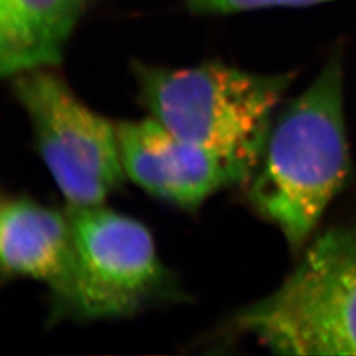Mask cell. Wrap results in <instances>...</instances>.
Instances as JSON below:
<instances>
[{
  "instance_id": "cell-8",
  "label": "cell",
  "mask_w": 356,
  "mask_h": 356,
  "mask_svg": "<svg viewBox=\"0 0 356 356\" xmlns=\"http://www.w3.org/2000/svg\"><path fill=\"white\" fill-rule=\"evenodd\" d=\"M113 0H0V74L57 69L74 32Z\"/></svg>"
},
{
  "instance_id": "cell-3",
  "label": "cell",
  "mask_w": 356,
  "mask_h": 356,
  "mask_svg": "<svg viewBox=\"0 0 356 356\" xmlns=\"http://www.w3.org/2000/svg\"><path fill=\"white\" fill-rule=\"evenodd\" d=\"M235 326L276 354L356 355V222L321 234Z\"/></svg>"
},
{
  "instance_id": "cell-9",
  "label": "cell",
  "mask_w": 356,
  "mask_h": 356,
  "mask_svg": "<svg viewBox=\"0 0 356 356\" xmlns=\"http://www.w3.org/2000/svg\"><path fill=\"white\" fill-rule=\"evenodd\" d=\"M330 0H185L193 15H232L272 7H305Z\"/></svg>"
},
{
  "instance_id": "cell-7",
  "label": "cell",
  "mask_w": 356,
  "mask_h": 356,
  "mask_svg": "<svg viewBox=\"0 0 356 356\" xmlns=\"http://www.w3.org/2000/svg\"><path fill=\"white\" fill-rule=\"evenodd\" d=\"M0 264L3 275L44 282L58 302L76 312L79 264L66 210L23 197L3 198Z\"/></svg>"
},
{
  "instance_id": "cell-5",
  "label": "cell",
  "mask_w": 356,
  "mask_h": 356,
  "mask_svg": "<svg viewBox=\"0 0 356 356\" xmlns=\"http://www.w3.org/2000/svg\"><path fill=\"white\" fill-rule=\"evenodd\" d=\"M78 251L74 314L116 318L135 313L169 282L148 229L103 204L66 209Z\"/></svg>"
},
{
  "instance_id": "cell-4",
  "label": "cell",
  "mask_w": 356,
  "mask_h": 356,
  "mask_svg": "<svg viewBox=\"0 0 356 356\" xmlns=\"http://www.w3.org/2000/svg\"><path fill=\"white\" fill-rule=\"evenodd\" d=\"M11 86L31 122L40 156L67 204H103L127 177L116 123L79 101L56 69L13 76Z\"/></svg>"
},
{
  "instance_id": "cell-1",
  "label": "cell",
  "mask_w": 356,
  "mask_h": 356,
  "mask_svg": "<svg viewBox=\"0 0 356 356\" xmlns=\"http://www.w3.org/2000/svg\"><path fill=\"white\" fill-rule=\"evenodd\" d=\"M350 175L343 60L334 51L307 89L273 120L260 164L245 185L247 198L297 251Z\"/></svg>"
},
{
  "instance_id": "cell-2",
  "label": "cell",
  "mask_w": 356,
  "mask_h": 356,
  "mask_svg": "<svg viewBox=\"0 0 356 356\" xmlns=\"http://www.w3.org/2000/svg\"><path fill=\"white\" fill-rule=\"evenodd\" d=\"M151 118L184 140L222 156L251 179L293 73H251L223 63L131 67ZM250 182V181H248Z\"/></svg>"
},
{
  "instance_id": "cell-6",
  "label": "cell",
  "mask_w": 356,
  "mask_h": 356,
  "mask_svg": "<svg viewBox=\"0 0 356 356\" xmlns=\"http://www.w3.org/2000/svg\"><path fill=\"white\" fill-rule=\"evenodd\" d=\"M126 176L153 197L197 209L216 191L250 178L222 156L168 131L153 118L116 123Z\"/></svg>"
}]
</instances>
